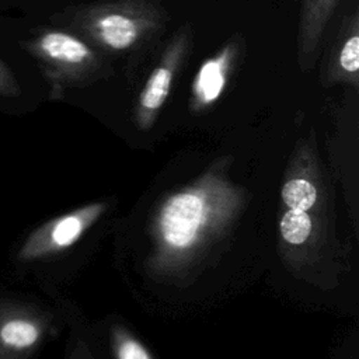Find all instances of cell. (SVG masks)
Returning a JSON list of instances; mask_svg holds the SVG:
<instances>
[{"label":"cell","instance_id":"7a4b0ae2","mask_svg":"<svg viewBox=\"0 0 359 359\" xmlns=\"http://www.w3.org/2000/svg\"><path fill=\"white\" fill-rule=\"evenodd\" d=\"M170 17L153 0H116L66 8L63 29L101 53L130 57L147 49L165 31Z\"/></svg>","mask_w":359,"mask_h":359},{"label":"cell","instance_id":"30bf717a","mask_svg":"<svg viewBox=\"0 0 359 359\" xmlns=\"http://www.w3.org/2000/svg\"><path fill=\"white\" fill-rule=\"evenodd\" d=\"M316 223L311 210L300 208H285L279 219V234L289 247L306 245L314 234Z\"/></svg>","mask_w":359,"mask_h":359},{"label":"cell","instance_id":"8992f818","mask_svg":"<svg viewBox=\"0 0 359 359\" xmlns=\"http://www.w3.org/2000/svg\"><path fill=\"white\" fill-rule=\"evenodd\" d=\"M192 43L194 28L189 22H184L164 45L154 69L147 76L135 102L133 121L140 130H149L156 123L192 50Z\"/></svg>","mask_w":359,"mask_h":359},{"label":"cell","instance_id":"9c48e42d","mask_svg":"<svg viewBox=\"0 0 359 359\" xmlns=\"http://www.w3.org/2000/svg\"><path fill=\"white\" fill-rule=\"evenodd\" d=\"M341 0H302L297 29V62L310 70L320 53L324 32Z\"/></svg>","mask_w":359,"mask_h":359},{"label":"cell","instance_id":"3957f363","mask_svg":"<svg viewBox=\"0 0 359 359\" xmlns=\"http://www.w3.org/2000/svg\"><path fill=\"white\" fill-rule=\"evenodd\" d=\"M21 48L36 60L49 84L52 101L63 100L67 91L88 87L114 74L108 56L63 28H42L21 42Z\"/></svg>","mask_w":359,"mask_h":359},{"label":"cell","instance_id":"277c9868","mask_svg":"<svg viewBox=\"0 0 359 359\" xmlns=\"http://www.w3.org/2000/svg\"><path fill=\"white\" fill-rule=\"evenodd\" d=\"M105 210V202H91L27 230L7 250V276L24 279L65 255L100 220Z\"/></svg>","mask_w":359,"mask_h":359},{"label":"cell","instance_id":"5bb4252c","mask_svg":"<svg viewBox=\"0 0 359 359\" xmlns=\"http://www.w3.org/2000/svg\"><path fill=\"white\" fill-rule=\"evenodd\" d=\"M153 1H154V0H153Z\"/></svg>","mask_w":359,"mask_h":359},{"label":"cell","instance_id":"52a82bcc","mask_svg":"<svg viewBox=\"0 0 359 359\" xmlns=\"http://www.w3.org/2000/svg\"><path fill=\"white\" fill-rule=\"evenodd\" d=\"M243 52L244 39L240 34H236L201 63L189 87V112L205 114L223 97L241 62Z\"/></svg>","mask_w":359,"mask_h":359},{"label":"cell","instance_id":"6da1fadb","mask_svg":"<svg viewBox=\"0 0 359 359\" xmlns=\"http://www.w3.org/2000/svg\"><path fill=\"white\" fill-rule=\"evenodd\" d=\"M229 165L230 158L216 161L158 203L149 231V266L154 272L168 276L191 269L231 231L247 194L229 180Z\"/></svg>","mask_w":359,"mask_h":359},{"label":"cell","instance_id":"ba28073f","mask_svg":"<svg viewBox=\"0 0 359 359\" xmlns=\"http://www.w3.org/2000/svg\"><path fill=\"white\" fill-rule=\"evenodd\" d=\"M320 81L325 88L337 84L359 88V13L356 10L344 17L327 60L323 63Z\"/></svg>","mask_w":359,"mask_h":359},{"label":"cell","instance_id":"7c38bea8","mask_svg":"<svg viewBox=\"0 0 359 359\" xmlns=\"http://www.w3.org/2000/svg\"><path fill=\"white\" fill-rule=\"evenodd\" d=\"M21 86L10 67L0 59V97H18Z\"/></svg>","mask_w":359,"mask_h":359},{"label":"cell","instance_id":"5b68a950","mask_svg":"<svg viewBox=\"0 0 359 359\" xmlns=\"http://www.w3.org/2000/svg\"><path fill=\"white\" fill-rule=\"evenodd\" d=\"M55 328V316L35 296L0 283V359H35Z\"/></svg>","mask_w":359,"mask_h":359},{"label":"cell","instance_id":"8fae6325","mask_svg":"<svg viewBox=\"0 0 359 359\" xmlns=\"http://www.w3.org/2000/svg\"><path fill=\"white\" fill-rule=\"evenodd\" d=\"M111 346L115 359H153L147 348L122 327L112 328Z\"/></svg>","mask_w":359,"mask_h":359},{"label":"cell","instance_id":"4fadbf2b","mask_svg":"<svg viewBox=\"0 0 359 359\" xmlns=\"http://www.w3.org/2000/svg\"><path fill=\"white\" fill-rule=\"evenodd\" d=\"M67 359H93V355L87 342L81 338H77L67 353Z\"/></svg>","mask_w":359,"mask_h":359}]
</instances>
